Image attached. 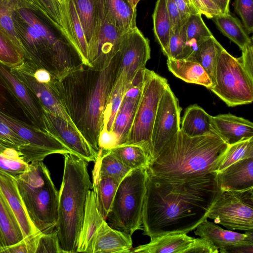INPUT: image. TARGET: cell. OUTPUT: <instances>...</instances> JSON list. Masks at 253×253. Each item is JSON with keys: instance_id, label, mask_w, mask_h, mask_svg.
<instances>
[{"instance_id": "f35d334b", "label": "cell", "mask_w": 253, "mask_h": 253, "mask_svg": "<svg viewBox=\"0 0 253 253\" xmlns=\"http://www.w3.org/2000/svg\"><path fill=\"white\" fill-rule=\"evenodd\" d=\"M249 158H253V137L228 145L217 164L216 172Z\"/></svg>"}, {"instance_id": "7c38bea8", "label": "cell", "mask_w": 253, "mask_h": 253, "mask_svg": "<svg viewBox=\"0 0 253 253\" xmlns=\"http://www.w3.org/2000/svg\"><path fill=\"white\" fill-rule=\"evenodd\" d=\"M181 111L178 100L169 84L159 102L152 127L151 139L152 161L157 157L169 141L180 130Z\"/></svg>"}, {"instance_id": "91938a15", "label": "cell", "mask_w": 253, "mask_h": 253, "mask_svg": "<svg viewBox=\"0 0 253 253\" xmlns=\"http://www.w3.org/2000/svg\"><path fill=\"white\" fill-rule=\"evenodd\" d=\"M33 76L37 82L45 84H49L52 79L49 72L42 68L33 69Z\"/></svg>"}, {"instance_id": "603a6c76", "label": "cell", "mask_w": 253, "mask_h": 253, "mask_svg": "<svg viewBox=\"0 0 253 253\" xmlns=\"http://www.w3.org/2000/svg\"><path fill=\"white\" fill-rule=\"evenodd\" d=\"M216 179L221 190L253 188V158L240 160L216 172Z\"/></svg>"}, {"instance_id": "6da1fadb", "label": "cell", "mask_w": 253, "mask_h": 253, "mask_svg": "<svg viewBox=\"0 0 253 253\" xmlns=\"http://www.w3.org/2000/svg\"><path fill=\"white\" fill-rule=\"evenodd\" d=\"M221 191L215 172L202 177L176 179L158 177L147 171L143 235L151 239L194 230L208 218Z\"/></svg>"}, {"instance_id": "5b68a950", "label": "cell", "mask_w": 253, "mask_h": 253, "mask_svg": "<svg viewBox=\"0 0 253 253\" xmlns=\"http://www.w3.org/2000/svg\"><path fill=\"white\" fill-rule=\"evenodd\" d=\"M63 175L58 192V219L56 227L62 253H77L87 192L92 184L87 162L78 156L63 155Z\"/></svg>"}, {"instance_id": "6125c7cd", "label": "cell", "mask_w": 253, "mask_h": 253, "mask_svg": "<svg viewBox=\"0 0 253 253\" xmlns=\"http://www.w3.org/2000/svg\"><path fill=\"white\" fill-rule=\"evenodd\" d=\"M218 7L222 14L230 13L229 3L230 0H212Z\"/></svg>"}, {"instance_id": "f6af8a7d", "label": "cell", "mask_w": 253, "mask_h": 253, "mask_svg": "<svg viewBox=\"0 0 253 253\" xmlns=\"http://www.w3.org/2000/svg\"><path fill=\"white\" fill-rule=\"evenodd\" d=\"M35 253H62L56 229L50 233H40L37 235Z\"/></svg>"}, {"instance_id": "44dd1931", "label": "cell", "mask_w": 253, "mask_h": 253, "mask_svg": "<svg viewBox=\"0 0 253 253\" xmlns=\"http://www.w3.org/2000/svg\"><path fill=\"white\" fill-rule=\"evenodd\" d=\"M216 133L228 145L253 137V124L231 114L212 116Z\"/></svg>"}, {"instance_id": "4fadbf2b", "label": "cell", "mask_w": 253, "mask_h": 253, "mask_svg": "<svg viewBox=\"0 0 253 253\" xmlns=\"http://www.w3.org/2000/svg\"><path fill=\"white\" fill-rule=\"evenodd\" d=\"M118 54L117 73L125 76L131 84L150 58L149 41L136 27L122 34Z\"/></svg>"}, {"instance_id": "9f6ffc18", "label": "cell", "mask_w": 253, "mask_h": 253, "mask_svg": "<svg viewBox=\"0 0 253 253\" xmlns=\"http://www.w3.org/2000/svg\"><path fill=\"white\" fill-rule=\"evenodd\" d=\"M242 56L239 58L241 63L249 76L253 79V42L243 49Z\"/></svg>"}, {"instance_id": "7bdbcfd3", "label": "cell", "mask_w": 253, "mask_h": 253, "mask_svg": "<svg viewBox=\"0 0 253 253\" xmlns=\"http://www.w3.org/2000/svg\"><path fill=\"white\" fill-rule=\"evenodd\" d=\"M23 55L10 38L0 29V63L11 68L23 64Z\"/></svg>"}, {"instance_id": "ffe728a7", "label": "cell", "mask_w": 253, "mask_h": 253, "mask_svg": "<svg viewBox=\"0 0 253 253\" xmlns=\"http://www.w3.org/2000/svg\"><path fill=\"white\" fill-rule=\"evenodd\" d=\"M98 18H103L121 33L135 28L136 9L127 0H95Z\"/></svg>"}, {"instance_id": "60d3db41", "label": "cell", "mask_w": 253, "mask_h": 253, "mask_svg": "<svg viewBox=\"0 0 253 253\" xmlns=\"http://www.w3.org/2000/svg\"><path fill=\"white\" fill-rule=\"evenodd\" d=\"M14 1L15 0H0V29L10 38L23 55V49L12 18Z\"/></svg>"}, {"instance_id": "277c9868", "label": "cell", "mask_w": 253, "mask_h": 253, "mask_svg": "<svg viewBox=\"0 0 253 253\" xmlns=\"http://www.w3.org/2000/svg\"><path fill=\"white\" fill-rule=\"evenodd\" d=\"M229 145L217 134L189 137L180 129L164 146L147 171L158 177L184 179L216 172Z\"/></svg>"}, {"instance_id": "9a60e30c", "label": "cell", "mask_w": 253, "mask_h": 253, "mask_svg": "<svg viewBox=\"0 0 253 253\" xmlns=\"http://www.w3.org/2000/svg\"><path fill=\"white\" fill-rule=\"evenodd\" d=\"M10 68L11 72L27 87L43 110L75 126L49 84L37 82L33 76V69L24 63L20 66Z\"/></svg>"}, {"instance_id": "d590c367", "label": "cell", "mask_w": 253, "mask_h": 253, "mask_svg": "<svg viewBox=\"0 0 253 253\" xmlns=\"http://www.w3.org/2000/svg\"><path fill=\"white\" fill-rule=\"evenodd\" d=\"M120 181L107 176L92 180V188L95 195L97 208L106 220L111 211L113 200Z\"/></svg>"}, {"instance_id": "d6986e66", "label": "cell", "mask_w": 253, "mask_h": 253, "mask_svg": "<svg viewBox=\"0 0 253 253\" xmlns=\"http://www.w3.org/2000/svg\"><path fill=\"white\" fill-rule=\"evenodd\" d=\"M0 192L15 214L24 239L34 238L40 233L28 217L18 190L16 179L1 171H0Z\"/></svg>"}, {"instance_id": "e575fe53", "label": "cell", "mask_w": 253, "mask_h": 253, "mask_svg": "<svg viewBox=\"0 0 253 253\" xmlns=\"http://www.w3.org/2000/svg\"><path fill=\"white\" fill-rule=\"evenodd\" d=\"M218 30L242 50L253 42L244 25L236 17L229 13L212 18Z\"/></svg>"}, {"instance_id": "ab89813d", "label": "cell", "mask_w": 253, "mask_h": 253, "mask_svg": "<svg viewBox=\"0 0 253 253\" xmlns=\"http://www.w3.org/2000/svg\"><path fill=\"white\" fill-rule=\"evenodd\" d=\"M29 165L15 148L7 147L0 154V171L15 179L27 170Z\"/></svg>"}, {"instance_id": "7402d4cb", "label": "cell", "mask_w": 253, "mask_h": 253, "mask_svg": "<svg viewBox=\"0 0 253 253\" xmlns=\"http://www.w3.org/2000/svg\"><path fill=\"white\" fill-rule=\"evenodd\" d=\"M104 220L97 208L94 192L92 189L89 190L86 197L77 253H92L95 235Z\"/></svg>"}, {"instance_id": "836d02e7", "label": "cell", "mask_w": 253, "mask_h": 253, "mask_svg": "<svg viewBox=\"0 0 253 253\" xmlns=\"http://www.w3.org/2000/svg\"><path fill=\"white\" fill-rule=\"evenodd\" d=\"M130 171L108 150L99 149L92 170V180L107 176L121 182Z\"/></svg>"}, {"instance_id": "94428289", "label": "cell", "mask_w": 253, "mask_h": 253, "mask_svg": "<svg viewBox=\"0 0 253 253\" xmlns=\"http://www.w3.org/2000/svg\"><path fill=\"white\" fill-rule=\"evenodd\" d=\"M59 4L63 16V28L68 21V9L69 8V0H56Z\"/></svg>"}, {"instance_id": "b9f144b4", "label": "cell", "mask_w": 253, "mask_h": 253, "mask_svg": "<svg viewBox=\"0 0 253 253\" xmlns=\"http://www.w3.org/2000/svg\"><path fill=\"white\" fill-rule=\"evenodd\" d=\"M198 13L191 14L186 23V43H200L213 36Z\"/></svg>"}, {"instance_id": "11a10c76", "label": "cell", "mask_w": 253, "mask_h": 253, "mask_svg": "<svg viewBox=\"0 0 253 253\" xmlns=\"http://www.w3.org/2000/svg\"><path fill=\"white\" fill-rule=\"evenodd\" d=\"M99 149L110 150L118 144V138L113 131L102 128L99 136Z\"/></svg>"}, {"instance_id": "e0dca14e", "label": "cell", "mask_w": 253, "mask_h": 253, "mask_svg": "<svg viewBox=\"0 0 253 253\" xmlns=\"http://www.w3.org/2000/svg\"><path fill=\"white\" fill-rule=\"evenodd\" d=\"M99 34L93 50L88 54L90 67L97 70L106 68L119 51L123 33L103 18H99Z\"/></svg>"}, {"instance_id": "9c48e42d", "label": "cell", "mask_w": 253, "mask_h": 253, "mask_svg": "<svg viewBox=\"0 0 253 253\" xmlns=\"http://www.w3.org/2000/svg\"><path fill=\"white\" fill-rule=\"evenodd\" d=\"M209 89L229 107L247 104L253 101V79L239 58L233 57L225 49L217 64L215 84Z\"/></svg>"}, {"instance_id": "3957f363", "label": "cell", "mask_w": 253, "mask_h": 253, "mask_svg": "<svg viewBox=\"0 0 253 253\" xmlns=\"http://www.w3.org/2000/svg\"><path fill=\"white\" fill-rule=\"evenodd\" d=\"M119 64L118 52L102 70L83 64L61 78H52L49 83L76 127L97 153L103 113Z\"/></svg>"}, {"instance_id": "8992f818", "label": "cell", "mask_w": 253, "mask_h": 253, "mask_svg": "<svg viewBox=\"0 0 253 253\" xmlns=\"http://www.w3.org/2000/svg\"><path fill=\"white\" fill-rule=\"evenodd\" d=\"M16 181L34 226L41 233L53 231L58 223L59 193L45 165L42 161L29 164L27 170Z\"/></svg>"}, {"instance_id": "484cf974", "label": "cell", "mask_w": 253, "mask_h": 253, "mask_svg": "<svg viewBox=\"0 0 253 253\" xmlns=\"http://www.w3.org/2000/svg\"><path fill=\"white\" fill-rule=\"evenodd\" d=\"M194 238L187 233L170 234L150 239L146 244L134 248L131 253H187Z\"/></svg>"}, {"instance_id": "7dc6e473", "label": "cell", "mask_w": 253, "mask_h": 253, "mask_svg": "<svg viewBox=\"0 0 253 253\" xmlns=\"http://www.w3.org/2000/svg\"><path fill=\"white\" fill-rule=\"evenodd\" d=\"M28 0L43 12L54 23L63 29V16L61 7L56 0Z\"/></svg>"}, {"instance_id": "681fc988", "label": "cell", "mask_w": 253, "mask_h": 253, "mask_svg": "<svg viewBox=\"0 0 253 253\" xmlns=\"http://www.w3.org/2000/svg\"><path fill=\"white\" fill-rule=\"evenodd\" d=\"M0 142L8 147L18 150V147L28 144L5 123L0 121Z\"/></svg>"}, {"instance_id": "5bb4252c", "label": "cell", "mask_w": 253, "mask_h": 253, "mask_svg": "<svg viewBox=\"0 0 253 253\" xmlns=\"http://www.w3.org/2000/svg\"><path fill=\"white\" fill-rule=\"evenodd\" d=\"M42 119L46 132L57 139L74 155L87 162H95L97 153L75 126L44 110Z\"/></svg>"}, {"instance_id": "4dcf8cb0", "label": "cell", "mask_w": 253, "mask_h": 253, "mask_svg": "<svg viewBox=\"0 0 253 253\" xmlns=\"http://www.w3.org/2000/svg\"><path fill=\"white\" fill-rule=\"evenodd\" d=\"M224 49L212 36L205 40L199 45L197 49L186 59L199 63L209 76L213 86L217 64Z\"/></svg>"}, {"instance_id": "52a82bcc", "label": "cell", "mask_w": 253, "mask_h": 253, "mask_svg": "<svg viewBox=\"0 0 253 253\" xmlns=\"http://www.w3.org/2000/svg\"><path fill=\"white\" fill-rule=\"evenodd\" d=\"M146 169L131 170L121 181L107 217L111 227L131 236L142 230Z\"/></svg>"}, {"instance_id": "be15d7a7", "label": "cell", "mask_w": 253, "mask_h": 253, "mask_svg": "<svg viewBox=\"0 0 253 253\" xmlns=\"http://www.w3.org/2000/svg\"><path fill=\"white\" fill-rule=\"evenodd\" d=\"M127 1L133 9H136L137 4L140 0H127Z\"/></svg>"}, {"instance_id": "c3c4849f", "label": "cell", "mask_w": 253, "mask_h": 253, "mask_svg": "<svg viewBox=\"0 0 253 253\" xmlns=\"http://www.w3.org/2000/svg\"><path fill=\"white\" fill-rule=\"evenodd\" d=\"M234 10L241 17L243 25L250 34L253 31V0H235Z\"/></svg>"}, {"instance_id": "bcb514c9", "label": "cell", "mask_w": 253, "mask_h": 253, "mask_svg": "<svg viewBox=\"0 0 253 253\" xmlns=\"http://www.w3.org/2000/svg\"><path fill=\"white\" fill-rule=\"evenodd\" d=\"M186 43V34L185 23L180 29L171 33L168 44L167 57L175 59H179L185 48Z\"/></svg>"}, {"instance_id": "f546056e", "label": "cell", "mask_w": 253, "mask_h": 253, "mask_svg": "<svg viewBox=\"0 0 253 253\" xmlns=\"http://www.w3.org/2000/svg\"><path fill=\"white\" fill-rule=\"evenodd\" d=\"M24 239L20 225L0 192V250Z\"/></svg>"}, {"instance_id": "74e56055", "label": "cell", "mask_w": 253, "mask_h": 253, "mask_svg": "<svg viewBox=\"0 0 253 253\" xmlns=\"http://www.w3.org/2000/svg\"><path fill=\"white\" fill-rule=\"evenodd\" d=\"M68 16L70 38L80 53L83 64L90 67L88 56V45L73 0H69Z\"/></svg>"}, {"instance_id": "7a4b0ae2", "label": "cell", "mask_w": 253, "mask_h": 253, "mask_svg": "<svg viewBox=\"0 0 253 253\" xmlns=\"http://www.w3.org/2000/svg\"><path fill=\"white\" fill-rule=\"evenodd\" d=\"M12 18L23 63L32 69L60 79L84 64L64 30L28 0H15Z\"/></svg>"}, {"instance_id": "30bf717a", "label": "cell", "mask_w": 253, "mask_h": 253, "mask_svg": "<svg viewBox=\"0 0 253 253\" xmlns=\"http://www.w3.org/2000/svg\"><path fill=\"white\" fill-rule=\"evenodd\" d=\"M207 217L229 230L253 231V188L221 190Z\"/></svg>"}, {"instance_id": "ba28073f", "label": "cell", "mask_w": 253, "mask_h": 253, "mask_svg": "<svg viewBox=\"0 0 253 253\" xmlns=\"http://www.w3.org/2000/svg\"><path fill=\"white\" fill-rule=\"evenodd\" d=\"M168 85L165 78L145 68L139 100L126 143L142 146L151 157L153 123L159 102Z\"/></svg>"}, {"instance_id": "ee69618b", "label": "cell", "mask_w": 253, "mask_h": 253, "mask_svg": "<svg viewBox=\"0 0 253 253\" xmlns=\"http://www.w3.org/2000/svg\"><path fill=\"white\" fill-rule=\"evenodd\" d=\"M0 111L17 120L33 125L25 116L11 94L0 81Z\"/></svg>"}, {"instance_id": "2e32d148", "label": "cell", "mask_w": 253, "mask_h": 253, "mask_svg": "<svg viewBox=\"0 0 253 253\" xmlns=\"http://www.w3.org/2000/svg\"><path fill=\"white\" fill-rule=\"evenodd\" d=\"M0 81L11 94L31 124L46 131L43 123L42 107L27 87L11 72L10 67L1 63Z\"/></svg>"}, {"instance_id": "cb8c5ba5", "label": "cell", "mask_w": 253, "mask_h": 253, "mask_svg": "<svg viewBox=\"0 0 253 253\" xmlns=\"http://www.w3.org/2000/svg\"><path fill=\"white\" fill-rule=\"evenodd\" d=\"M131 236L113 228L104 220L95 235L92 253H130L132 247Z\"/></svg>"}, {"instance_id": "f1b7e54d", "label": "cell", "mask_w": 253, "mask_h": 253, "mask_svg": "<svg viewBox=\"0 0 253 253\" xmlns=\"http://www.w3.org/2000/svg\"><path fill=\"white\" fill-rule=\"evenodd\" d=\"M167 65L170 72L185 82L202 85L208 89L212 86V82L207 73L196 61L168 58Z\"/></svg>"}, {"instance_id": "4316f807", "label": "cell", "mask_w": 253, "mask_h": 253, "mask_svg": "<svg viewBox=\"0 0 253 253\" xmlns=\"http://www.w3.org/2000/svg\"><path fill=\"white\" fill-rule=\"evenodd\" d=\"M88 45V54L96 44L100 30L95 0H73Z\"/></svg>"}, {"instance_id": "1f68e13d", "label": "cell", "mask_w": 253, "mask_h": 253, "mask_svg": "<svg viewBox=\"0 0 253 253\" xmlns=\"http://www.w3.org/2000/svg\"><path fill=\"white\" fill-rule=\"evenodd\" d=\"M126 168L147 169L152 162L150 155L141 146L134 144L118 145L108 150Z\"/></svg>"}, {"instance_id": "f5cc1de1", "label": "cell", "mask_w": 253, "mask_h": 253, "mask_svg": "<svg viewBox=\"0 0 253 253\" xmlns=\"http://www.w3.org/2000/svg\"><path fill=\"white\" fill-rule=\"evenodd\" d=\"M167 8L169 16L171 32L180 29L184 23L179 10L173 0H166Z\"/></svg>"}, {"instance_id": "83f0119b", "label": "cell", "mask_w": 253, "mask_h": 253, "mask_svg": "<svg viewBox=\"0 0 253 253\" xmlns=\"http://www.w3.org/2000/svg\"><path fill=\"white\" fill-rule=\"evenodd\" d=\"M180 130L186 135L192 137L216 134L213 126L212 116L196 104L189 106L185 110Z\"/></svg>"}, {"instance_id": "f907efd6", "label": "cell", "mask_w": 253, "mask_h": 253, "mask_svg": "<svg viewBox=\"0 0 253 253\" xmlns=\"http://www.w3.org/2000/svg\"><path fill=\"white\" fill-rule=\"evenodd\" d=\"M197 12L208 18L222 14L212 0H191Z\"/></svg>"}, {"instance_id": "8d00e7d4", "label": "cell", "mask_w": 253, "mask_h": 253, "mask_svg": "<svg viewBox=\"0 0 253 253\" xmlns=\"http://www.w3.org/2000/svg\"><path fill=\"white\" fill-rule=\"evenodd\" d=\"M155 38L167 56L171 26L166 0H157L152 15Z\"/></svg>"}, {"instance_id": "6f0895ef", "label": "cell", "mask_w": 253, "mask_h": 253, "mask_svg": "<svg viewBox=\"0 0 253 253\" xmlns=\"http://www.w3.org/2000/svg\"><path fill=\"white\" fill-rule=\"evenodd\" d=\"M173 0L179 10L184 23L186 22L187 19L191 14L198 13L191 0Z\"/></svg>"}, {"instance_id": "680465c9", "label": "cell", "mask_w": 253, "mask_h": 253, "mask_svg": "<svg viewBox=\"0 0 253 253\" xmlns=\"http://www.w3.org/2000/svg\"><path fill=\"white\" fill-rule=\"evenodd\" d=\"M218 251L221 253H253V242H241Z\"/></svg>"}, {"instance_id": "8fae6325", "label": "cell", "mask_w": 253, "mask_h": 253, "mask_svg": "<svg viewBox=\"0 0 253 253\" xmlns=\"http://www.w3.org/2000/svg\"><path fill=\"white\" fill-rule=\"evenodd\" d=\"M0 121L5 123L28 144L18 147V151L27 163L42 161L53 154L64 155L72 152L46 131L12 117L0 111Z\"/></svg>"}, {"instance_id": "816d5d0a", "label": "cell", "mask_w": 253, "mask_h": 253, "mask_svg": "<svg viewBox=\"0 0 253 253\" xmlns=\"http://www.w3.org/2000/svg\"><path fill=\"white\" fill-rule=\"evenodd\" d=\"M40 234V233H39ZM37 235L0 250V253H35Z\"/></svg>"}, {"instance_id": "ac0fdd59", "label": "cell", "mask_w": 253, "mask_h": 253, "mask_svg": "<svg viewBox=\"0 0 253 253\" xmlns=\"http://www.w3.org/2000/svg\"><path fill=\"white\" fill-rule=\"evenodd\" d=\"M144 70L139 72L126 90L116 115L112 130L117 136L118 145L126 143L143 83Z\"/></svg>"}, {"instance_id": "e7e4bbea", "label": "cell", "mask_w": 253, "mask_h": 253, "mask_svg": "<svg viewBox=\"0 0 253 253\" xmlns=\"http://www.w3.org/2000/svg\"><path fill=\"white\" fill-rule=\"evenodd\" d=\"M7 147H8L0 142V154L2 153Z\"/></svg>"}, {"instance_id": "d4e9b609", "label": "cell", "mask_w": 253, "mask_h": 253, "mask_svg": "<svg viewBox=\"0 0 253 253\" xmlns=\"http://www.w3.org/2000/svg\"><path fill=\"white\" fill-rule=\"evenodd\" d=\"M196 229V235L207 239L218 250L241 242H253V231H246L245 233H240L224 229L207 219Z\"/></svg>"}, {"instance_id": "d6a6232c", "label": "cell", "mask_w": 253, "mask_h": 253, "mask_svg": "<svg viewBox=\"0 0 253 253\" xmlns=\"http://www.w3.org/2000/svg\"><path fill=\"white\" fill-rule=\"evenodd\" d=\"M123 75L117 73L115 81L109 94L104 113L103 126L108 131H112L114 123L124 96L130 86Z\"/></svg>"}, {"instance_id": "db71d44e", "label": "cell", "mask_w": 253, "mask_h": 253, "mask_svg": "<svg viewBox=\"0 0 253 253\" xmlns=\"http://www.w3.org/2000/svg\"><path fill=\"white\" fill-rule=\"evenodd\" d=\"M218 253L219 251L206 239L195 238L187 253Z\"/></svg>"}]
</instances>
